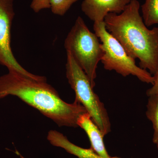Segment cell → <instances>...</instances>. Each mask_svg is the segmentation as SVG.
Returning <instances> with one entry per match:
<instances>
[{
    "label": "cell",
    "mask_w": 158,
    "mask_h": 158,
    "mask_svg": "<svg viewBox=\"0 0 158 158\" xmlns=\"http://www.w3.org/2000/svg\"><path fill=\"white\" fill-rule=\"evenodd\" d=\"M141 10L145 25L148 27L158 24V0H145Z\"/></svg>",
    "instance_id": "8fae6325"
},
{
    "label": "cell",
    "mask_w": 158,
    "mask_h": 158,
    "mask_svg": "<svg viewBox=\"0 0 158 158\" xmlns=\"http://www.w3.org/2000/svg\"><path fill=\"white\" fill-rule=\"evenodd\" d=\"M78 0H51L52 12L56 15L63 16L71 6Z\"/></svg>",
    "instance_id": "7c38bea8"
},
{
    "label": "cell",
    "mask_w": 158,
    "mask_h": 158,
    "mask_svg": "<svg viewBox=\"0 0 158 158\" xmlns=\"http://www.w3.org/2000/svg\"><path fill=\"white\" fill-rule=\"evenodd\" d=\"M110 158H119V157H111Z\"/></svg>",
    "instance_id": "9a60e30c"
},
{
    "label": "cell",
    "mask_w": 158,
    "mask_h": 158,
    "mask_svg": "<svg viewBox=\"0 0 158 158\" xmlns=\"http://www.w3.org/2000/svg\"><path fill=\"white\" fill-rule=\"evenodd\" d=\"M153 77L154 78L153 85L146 91V94L148 97L158 95V68Z\"/></svg>",
    "instance_id": "5bb4252c"
},
{
    "label": "cell",
    "mask_w": 158,
    "mask_h": 158,
    "mask_svg": "<svg viewBox=\"0 0 158 158\" xmlns=\"http://www.w3.org/2000/svg\"><path fill=\"white\" fill-rule=\"evenodd\" d=\"M14 16L13 0H0V64L7 67L9 71L15 72L36 81H46L45 77L34 75L23 68L12 53L11 27Z\"/></svg>",
    "instance_id": "8992f818"
},
{
    "label": "cell",
    "mask_w": 158,
    "mask_h": 158,
    "mask_svg": "<svg viewBox=\"0 0 158 158\" xmlns=\"http://www.w3.org/2000/svg\"><path fill=\"white\" fill-rule=\"evenodd\" d=\"M78 127L83 129L90 140V148L102 158H110L105 147L103 138L105 137L98 127L92 120L88 113L81 115L77 119Z\"/></svg>",
    "instance_id": "ba28073f"
},
{
    "label": "cell",
    "mask_w": 158,
    "mask_h": 158,
    "mask_svg": "<svg viewBox=\"0 0 158 158\" xmlns=\"http://www.w3.org/2000/svg\"><path fill=\"white\" fill-rule=\"evenodd\" d=\"M93 28L102 42L104 54L101 61L105 69L115 71L124 77L132 75L141 81L153 85V76L136 65L135 60L128 55L121 44L106 30L104 22H94Z\"/></svg>",
    "instance_id": "5b68a950"
},
{
    "label": "cell",
    "mask_w": 158,
    "mask_h": 158,
    "mask_svg": "<svg viewBox=\"0 0 158 158\" xmlns=\"http://www.w3.org/2000/svg\"><path fill=\"white\" fill-rule=\"evenodd\" d=\"M9 95L17 97L60 127H78L79 116L88 113L76 101L69 104L62 100L46 81H36L15 72L9 71L0 77V99Z\"/></svg>",
    "instance_id": "6da1fadb"
},
{
    "label": "cell",
    "mask_w": 158,
    "mask_h": 158,
    "mask_svg": "<svg viewBox=\"0 0 158 158\" xmlns=\"http://www.w3.org/2000/svg\"><path fill=\"white\" fill-rule=\"evenodd\" d=\"M131 0H83L81 10L94 22H102L110 13L119 14Z\"/></svg>",
    "instance_id": "52a82bcc"
},
{
    "label": "cell",
    "mask_w": 158,
    "mask_h": 158,
    "mask_svg": "<svg viewBox=\"0 0 158 158\" xmlns=\"http://www.w3.org/2000/svg\"><path fill=\"white\" fill-rule=\"evenodd\" d=\"M47 139L52 145L62 148L78 158H102L92 148H84L77 146L71 142L63 134L56 131H50Z\"/></svg>",
    "instance_id": "9c48e42d"
},
{
    "label": "cell",
    "mask_w": 158,
    "mask_h": 158,
    "mask_svg": "<svg viewBox=\"0 0 158 158\" xmlns=\"http://www.w3.org/2000/svg\"><path fill=\"white\" fill-rule=\"evenodd\" d=\"M66 76L75 91V101L85 108L92 120L105 136L111 131V123L104 105L94 91L87 75L70 53L66 52Z\"/></svg>",
    "instance_id": "277c9868"
},
{
    "label": "cell",
    "mask_w": 158,
    "mask_h": 158,
    "mask_svg": "<svg viewBox=\"0 0 158 158\" xmlns=\"http://www.w3.org/2000/svg\"><path fill=\"white\" fill-rule=\"evenodd\" d=\"M140 8L138 0H131L121 13H109L104 22L106 30L128 55L139 59V67L154 75L158 68V27L148 28Z\"/></svg>",
    "instance_id": "7a4b0ae2"
},
{
    "label": "cell",
    "mask_w": 158,
    "mask_h": 158,
    "mask_svg": "<svg viewBox=\"0 0 158 158\" xmlns=\"http://www.w3.org/2000/svg\"><path fill=\"white\" fill-rule=\"evenodd\" d=\"M31 8L36 13L43 9H50L51 0H32Z\"/></svg>",
    "instance_id": "4fadbf2b"
},
{
    "label": "cell",
    "mask_w": 158,
    "mask_h": 158,
    "mask_svg": "<svg viewBox=\"0 0 158 158\" xmlns=\"http://www.w3.org/2000/svg\"><path fill=\"white\" fill-rule=\"evenodd\" d=\"M148 97L146 115L152 123L154 130L152 142L158 149V95Z\"/></svg>",
    "instance_id": "30bf717a"
},
{
    "label": "cell",
    "mask_w": 158,
    "mask_h": 158,
    "mask_svg": "<svg viewBox=\"0 0 158 158\" xmlns=\"http://www.w3.org/2000/svg\"><path fill=\"white\" fill-rule=\"evenodd\" d=\"M98 37L88 27L81 17L77 19L64 42L66 52L70 53L88 76L92 88L95 86L96 69L104 52Z\"/></svg>",
    "instance_id": "3957f363"
}]
</instances>
